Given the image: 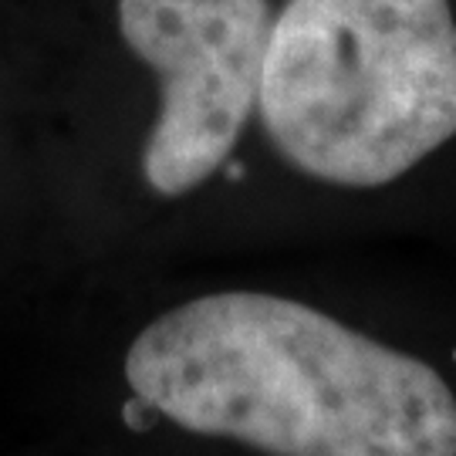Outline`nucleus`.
Returning a JSON list of instances; mask_svg holds the SVG:
<instances>
[{
	"label": "nucleus",
	"mask_w": 456,
	"mask_h": 456,
	"mask_svg": "<svg viewBox=\"0 0 456 456\" xmlns=\"http://www.w3.org/2000/svg\"><path fill=\"white\" fill-rule=\"evenodd\" d=\"M98 456H456V250L98 271Z\"/></svg>",
	"instance_id": "f03ea898"
},
{
	"label": "nucleus",
	"mask_w": 456,
	"mask_h": 456,
	"mask_svg": "<svg viewBox=\"0 0 456 456\" xmlns=\"http://www.w3.org/2000/svg\"><path fill=\"white\" fill-rule=\"evenodd\" d=\"M92 271L456 250V0H78Z\"/></svg>",
	"instance_id": "f257e3e1"
}]
</instances>
